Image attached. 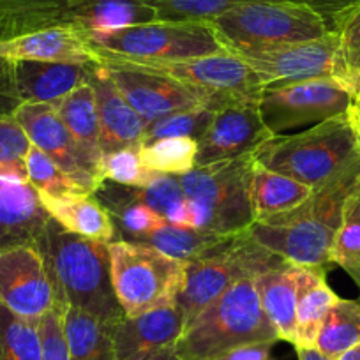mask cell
Returning a JSON list of instances; mask_svg holds the SVG:
<instances>
[{
  "mask_svg": "<svg viewBox=\"0 0 360 360\" xmlns=\"http://www.w3.org/2000/svg\"><path fill=\"white\" fill-rule=\"evenodd\" d=\"M152 20L141 0H0V41L57 27L89 36Z\"/></svg>",
  "mask_w": 360,
  "mask_h": 360,
  "instance_id": "6",
  "label": "cell"
},
{
  "mask_svg": "<svg viewBox=\"0 0 360 360\" xmlns=\"http://www.w3.org/2000/svg\"><path fill=\"white\" fill-rule=\"evenodd\" d=\"M15 119L25 129L30 143L57 162L82 188L92 195L101 188L53 105L23 103L15 112Z\"/></svg>",
  "mask_w": 360,
  "mask_h": 360,
  "instance_id": "18",
  "label": "cell"
},
{
  "mask_svg": "<svg viewBox=\"0 0 360 360\" xmlns=\"http://www.w3.org/2000/svg\"><path fill=\"white\" fill-rule=\"evenodd\" d=\"M278 342V330L262 309L252 279H242L184 328L176 342L180 360H219L251 342Z\"/></svg>",
  "mask_w": 360,
  "mask_h": 360,
  "instance_id": "3",
  "label": "cell"
},
{
  "mask_svg": "<svg viewBox=\"0 0 360 360\" xmlns=\"http://www.w3.org/2000/svg\"><path fill=\"white\" fill-rule=\"evenodd\" d=\"M255 161L316 189L360 155L348 115L332 117L295 134H279L252 152Z\"/></svg>",
  "mask_w": 360,
  "mask_h": 360,
  "instance_id": "4",
  "label": "cell"
},
{
  "mask_svg": "<svg viewBox=\"0 0 360 360\" xmlns=\"http://www.w3.org/2000/svg\"><path fill=\"white\" fill-rule=\"evenodd\" d=\"M108 248L113 290L126 316L176 302L184 285L186 262L143 242L113 240Z\"/></svg>",
  "mask_w": 360,
  "mask_h": 360,
  "instance_id": "9",
  "label": "cell"
},
{
  "mask_svg": "<svg viewBox=\"0 0 360 360\" xmlns=\"http://www.w3.org/2000/svg\"><path fill=\"white\" fill-rule=\"evenodd\" d=\"M23 105L18 94L13 75V60L0 57V119L15 115L16 110Z\"/></svg>",
  "mask_w": 360,
  "mask_h": 360,
  "instance_id": "44",
  "label": "cell"
},
{
  "mask_svg": "<svg viewBox=\"0 0 360 360\" xmlns=\"http://www.w3.org/2000/svg\"><path fill=\"white\" fill-rule=\"evenodd\" d=\"M346 115H348L349 124H352L353 133H355L356 143H359V150H360V86L353 90L352 103H349V108L348 112H346Z\"/></svg>",
  "mask_w": 360,
  "mask_h": 360,
  "instance_id": "46",
  "label": "cell"
},
{
  "mask_svg": "<svg viewBox=\"0 0 360 360\" xmlns=\"http://www.w3.org/2000/svg\"><path fill=\"white\" fill-rule=\"evenodd\" d=\"M237 235H216L196 228L162 223L145 238L143 244L152 245L179 262H191L228 244Z\"/></svg>",
  "mask_w": 360,
  "mask_h": 360,
  "instance_id": "30",
  "label": "cell"
},
{
  "mask_svg": "<svg viewBox=\"0 0 360 360\" xmlns=\"http://www.w3.org/2000/svg\"><path fill=\"white\" fill-rule=\"evenodd\" d=\"M306 6L325 22L330 32H339L346 20L360 8V0H288Z\"/></svg>",
  "mask_w": 360,
  "mask_h": 360,
  "instance_id": "43",
  "label": "cell"
},
{
  "mask_svg": "<svg viewBox=\"0 0 360 360\" xmlns=\"http://www.w3.org/2000/svg\"><path fill=\"white\" fill-rule=\"evenodd\" d=\"M339 60L342 79L352 89L360 86V8L339 29Z\"/></svg>",
  "mask_w": 360,
  "mask_h": 360,
  "instance_id": "41",
  "label": "cell"
},
{
  "mask_svg": "<svg viewBox=\"0 0 360 360\" xmlns=\"http://www.w3.org/2000/svg\"><path fill=\"white\" fill-rule=\"evenodd\" d=\"M286 263L281 256L258 244L249 230L209 255L186 262L184 285L176 297V307L184 316L186 327L238 281L255 279Z\"/></svg>",
  "mask_w": 360,
  "mask_h": 360,
  "instance_id": "8",
  "label": "cell"
},
{
  "mask_svg": "<svg viewBox=\"0 0 360 360\" xmlns=\"http://www.w3.org/2000/svg\"><path fill=\"white\" fill-rule=\"evenodd\" d=\"M255 155L196 166L179 175L189 209V228L237 235L256 223L251 202Z\"/></svg>",
  "mask_w": 360,
  "mask_h": 360,
  "instance_id": "5",
  "label": "cell"
},
{
  "mask_svg": "<svg viewBox=\"0 0 360 360\" xmlns=\"http://www.w3.org/2000/svg\"><path fill=\"white\" fill-rule=\"evenodd\" d=\"M297 334L295 348H314L320 328L339 297L325 281L323 266L295 265Z\"/></svg>",
  "mask_w": 360,
  "mask_h": 360,
  "instance_id": "24",
  "label": "cell"
},
{
  "mask_svg": "<svg viewBox=\"0 0 360 360\" xmlns=\"http://www.w3.org/2000/svg\"><path fill=\"white\" fill-rule=\"evenodd\" d=\"M89 83L94 90L103 155L122 148L143 147L147 124L120 94L101 62H94Z\"/></svg>",
  "mask_w": 360,
  "mask_h": 360,
  "instance_id": "19",
  "label": "cell"
},
{
  "mask_svg": "<svg viewBox=\"0 0 360 360\" xmlns=\"http://www.w3.org/2000/svg\"><path fill=\"white\" fill-rule=\"evenodd\" d=\"M27 172H29V182L36 188L39 195L46 196H76V195H92L85 188L75 182L57 162L51 161L44 152L32 145L27 159Z\"/></svg>",
  "mask_w": 360,
  "mask_h": 360,
  "instance_id": "38",
  "label": "cell"
},
{
  "mask_svg": "<svg viewBox=\"0 0 360 360\" xmlns=\"http://www.w3.org/2000/svg\"><path fill=\"white\" fill-rule=\"evenodd\" d=\"M39 198L51 219L57 221L71 233L106 244L115 240V224L108 210L94 195L58 196V198L39 195Z\"/></svg>",
  "mask_w": 360,
  "mask_h": 360,
  "instance_id": "25",
  "label": "cell"
},
{
  "mask_svg": "<svg viewBox=\"0 0 360 360\" xmlns=\"http://www.w3.org/2000/svg\"><path fill=\"white\" fill-rule=\"evenodd\" d=\"M259 304L278 330L279 339L295 345L297 334V281L295 265L286 263L266 270L252 279Z\"/></svg>",
  "mask_w": 360,
  "mask_h": 360,
  "instance_id": "26",
  "label": "cell"
},
{
  "mask_svg": "<svg viewBox=\"0 0 360 360\" xmlns=\"http://www.w3.org/2000/svg\"><path fill=\"white\" fill-rule=\"evenodd\" d=\"M274 345L276 342L262 341L238 346L221 356L219 360H272V346Z\"/></svg>",
  "mask_w": 360,
  "mask_h": 360,
  "instance_id": "45",
  "label": "cell"
},
{
  "mask_svg": "<svg viewBox=\"0 0 360 360\" xmlns=\"http://www.w3.org/2000/svg\"><path fill=\"white\" fill-rule=\"evenodd\" d=\"M330 262L345 269L360 286V188L346 200Z\"/></svg>",
  "mask_w": 360,
  "mask_h": 360,
  "instance_id": "35",
  "label": "cell"
},
{
  "mask_svg": "<svg viewBox=\"0 0 360 360\" xmlns=\"http://www.w3.org/2000/svg\"><path fill=\"white\" fill-rule=\"evenodd\" d=\"M360 345V302L338 299L330 307L314 348L325 356L338 360L348 349Z\"/></svg>",
  "mask_w": 360,
  "mask_h": 360,
  "instance_id": "31",
  "label": "cell"
},
{
  "mask_svg": "<svg viewBox=\"0 0 360 360\" xmlns=\"http://www.w3.org/2000/svg\"><path fill=\"white\" fill-rule=\"evenodd\" d=\"M141 147H129L103 155L101 176L127 188H145L159 175L141 161Z\"/></svg>",
  "mask_w": 360,
  "mask_h": 360,
  "instance_id": "40",
  "label": "cell"
},
{
  "mask_svg": "<svg viewBox=\"0 0 360 360\" xmlns=\"http://www.w3.org/2000/svg\"><path fill=\"white\" fill-rule=\"evenodd\" d=\"M43 360H71L62 328V313L53 307L39 320Z\"/></svg>",
  "mask_w": 360,
  "mask_h": 360,
  "instance_id": "42",
  "label": "cell"
},
{
  "mask_svg": "<svg viewBox=\"0 0 360 360\" xmlns=\"http://www.w3.org/2000/svg\"><path fill=\"white\" fill-rule=\"evenodd\" d=\"M0 360H43L39 320L23 318L0 304Z\"/></svg>",
  "mask_w": 360,
  "mask_h": 360,
  "instance_id": "32",
  "label": "cell"
},
{
  "mask_svg": "<svg viewBox=\"0 0 360 360\" xmlns=\"http://www.w3.org/2000/svg\"><path fill=\"white\" fill-rule=\"evenodd\" d=\"M272 136L259 115L258 101H237L214 112L209 129L198 138L196 166L252 154Z\"/></svg>",
  "mask_w": 360,
  "mask_h": 360,
  "instance_id": "16",
  "label": "cell"
},
{
  "mask_svg": "<svg viewBox=\"0 0 360 360\" xmlns=\"http://www.w3.org/2000/svg\"><path fill=\"white\" fill-rule=\"evenodd\" d=\"M155 20L165 22H198L209 23L216 16L244 2L256 0H141Z\"/></svg>",
  "mask_w": 360,
  "mask_h": 360,
  "instance_id": "37",
  "label": "cell"
},
{
  "mask_svg": "<svg viewBox=\"0 0 360 360\" xmlns=\"http://www.w3.org/2000/svg\"><path fill=\"white\" fill-rule=\"evenodd\" d=\"M96 60L105 65L120 94L126 98V101L133 106L134 112L143 119L147 126L172 113L200 108V106L207 108L202 94L169 76L147 71L129 62L110 60V58H96Z\"/></svg>",
  "mask_w": 360,
  "mask_h": 360,
  "instance_id": "14",
  "label": "cell"
},
{
  "mask_svg": "<svg viewBox=\"0 0 360 360\" xmlns=\"http://www.w3.org/2000/svg\"><path fill=\"white\" fill-rule=\"evenodd\" d=\"M122 60V58H110ZM147 71L169 76L203 96L207 108L217 112L237 101H259L265 83L242 60L228 51L179 60H122Z\"/></svg>",
  "mask_w": 360,
  "mask_h": 360,
  "instance_id": "11",
  "label": "cell"
},
{
  "mask_svg": "<svg viewBox=\"0 0 360 360\" xmlns=\"http://www.w3.org/2000/svg\"><path fill=\"white\" fill-rule=\"evenodd\" d=\"M212 119L214 112L205 108V106L166 115L162 119L155 120V122L148 124L147 129H145L143 145L165 140V138H193V140H198L209 129Z\"/></svg>",
  "mask_w": 360,
  "mask_h": 360,
  "instance_id": "39",
  "label": "cell"
},
{
  "mask_svg": "<svg viewBox=\"0 0 360 360\" xmlns=\"http://www.w3.org/2000/svg\"><path fill=\"white\" fill-rule=\"evenodd\" d=\"M184 328L176 302L138 316H124L113 328L115 360H168L175 355Z\"/></svg>",
  "mask_w": 360,
  "mask_h": 360,
  "instance_id": "17",
  "label": "cell"
},
{
  "mask_svg": "<svg viewBox=\"0 0 360 360\" xmlns=\"http://www.w3.org/2000/svg\"><path fill=\"white\" fill-rule=\"evenodd\" d=\"M94 196L108 210L115 230L119 228L129 242H143L155 228L166 223L159 214L140 202L133 188H127V186L105 180Z\"/></svg>",
  "mask_w": 360,
  "mask_h": 360,
  "instance_id": "29",
  "label": "cell"
},
{
  "mask_svg": "<svg viewBox=\"0 0 360 360\" xmlns=\"http://www.w3.org/2000/svg\"><path fill=\"white\" fill-rule=\"evenodd\" d=\"M0 57L8 60L71 62V64H90L96 60L94 51L89 46L85 34L71 27H57L15 39L0 41Z\"/></svg>",
  "mask_w": 360,
  "mask_h": 360,
  "instance_id": "22",
  "label": "cell"
},
{
  "mask_svg": "<svg viewBox=\"0 0 360 360\" xmlns=\"http://www.w3.org/2000/svg\"><path fill=\"white\" fill-rule=\"evenodd\" d=\"M360 188V155L339 175L288 212L256 221L249 233L258 244L300 266H327L345 203Z\"/></svg>",
  "mask_w": 360,
  "mask_h": 360,
  "instance_id": "1",
  "label": "cell"
},
{
  "mask_svg": "<svg viewBox=\"0 0 360 360\" xmlns=\"http://www.w3.org/2000/svg\"><path fill=\"white\" fill-rule=\"evenodd\" d=\"M141 161L148 169L166 175H184L196 168L198 141L193 138H165L143 145Z\"/></svg>",
  "mask_w": 360,
  "mask_h": 360,
  "instance_id": "34",
  "label": "cell"
},
{
  "mask_svg": "<svg viewBox=\"0 0 360 360\" xmlns=\"http://www.w3.org/2000/svg\"><path fill=\"white\" fill-rule=\"evenodd\" d=\"M96 58L122 60H179L224 51L209 23L165 22L120 27L86 36Z\"/></svg>",
  "mask_w": 360,
  "mask_h": 360,
  "instance_id": "10",
  "label": "cell"
},
{
  "mask_svg": "<svg viewBox=\"0 0 360 360\" xmlns=\"http://www.w3.org/2000/svg\"><path fill=\"white\" fill-rule=\"evenodd\" d=\"M338 360H360V345L342 353Z\"/></svg>",
  "mask_w": 360,
  "mask_h": 360,
  "instance_id": "48",
  "label": "cell"
},
{
  "mask_svg": "<svg viewBox=\"0 0 360 360\" xmlns=\"http://www.w3.org/2000/svg\"><path fill=\"white\" fill-rule=\"evenodd\" d=\"M339 48V32H327L316 39L281 44L237 57L263 79L265 86H276L321 78L342 79Z\"/></svg>",
  "mask_w": 360,
  "mask_h": 360,
  "instance_id": "13",
  "label": "cell"
},
{
  "mask_svg": "<svg viewBox=\"0 0 360 360\" xmlns=\"http://www.w3.org/2000/svg\"><path fill=\"white\" fill-rule=\"evenodd\" d=\"M96 62V60H94ZM90 64H71V62H39L13 60L16 89L23 103H46L57 105L72 90L89 83Z\"/></svg>",
  "mask_w": 360,
  "mask_h": 360,
  "instance_id": "21",
  "label": "cell"
},
{
  "mask_svg": "<svg viewBox=\"0 0 360 360\" xmlns=\"http://www.w3.org/2000/svg\"><path fill=\"white\" fill-rule=\"evenodd\" d=\"M168 360H180V359H179V356H176V355H173V356H169Z\"/></svg>",
  "mask_w": 360,
  "mask_h": 360,
  "instance_id": "49",
  "label": "cell"
},
{
  "mask_svg": "<svg viewBox=\"0 0 360 360\" xmlns=\"http://www.w3.org/2000/svg\"><path fill=\"white\" fill-rule=\"evenodd\" d=\"M34 245L43 256L60 313L78 307L113 325L126 316L113 290L106 242L71 233L50 217Z\"/></svg>",
  "mask_w": 360,
  "mask_h": 360,
  "instance_id": "2",
  "label": "cell"
},
{
  "mask_svg": "<svg viewBox=\"0 0 360 360\" xmlns=\"http://www.w3.org/2000/svg\"><path fill=\"white\" fill-rule=\"evenodd\" d=\"M50 214L30 182L0 180V252L34 245Z\"/></svg>",
  "mask_w": 360,
  "mask_h": 360,
  "instance_id": "20",
  "label": "cell"
},
{
  "mask_svg": "<svg viewBox=\"0 0 360 360\" xmlns=\"http://www.w3.org/2000/svg\"><path fill=\"white\" fill-rule=\"evenodd\" d=\"M314 189L255 161L251 179V202L256 221L288 212L302 205Z\"/></svg>",
  "mask_w": 360,
  "mask_h": 360,
  "instance_id": "27",
  "label": "cell"
},
{
  "mask_svg": "<svg viewBox=\"0 0 360 360\" xmlns=\"http://www.w3.org/2000/svg\"><path fill=\"white\" fill-rule=\"evenodd\" d=\"M0 304L30 320H41L55 307L53 288L36 245L0 252Z\"/></svg>",
  "mask_w": 360,
  "mask_h": 360,
  "instance_id": "15",
  "label": "cell"
},
{
  "mask_svg": "<svg viewBox=\"0 0 360 360\" xmlns=\"http://www.w3.org/2000/svg\"><path fill=\"white\" fill-rule=\"evenodd\" d=\"M297 356H299V360H332L318 352L316 348H297Z\"/></svg>",
  "mask_w": 360,
  "mask_h": 360,
  "instance_id": "47",
  "label": "cell"
},
{
  "mask_svg": "<svg viewBox=\"0 0 360 360\" xmlns=\"http://www.w3.org/2000/svg\"><path fill=\"white\" fill-rule=\"evenodd\" d=\"M134 195L166 223L189 226V209L179 175L159 173L145 188H133Z\"/></svg>",
  "mask_w": 360,
  "mask_h": 360,
  "instance_id": "33",
  "label": "cell"
},
{
  "mask_svg": "<svg viewBox=\"0 0 360 360\" xmlns=\"http://www.w3.org/2000/svg\"><path fill=\"white\" fill-rule=\"evenodd\" d=\"M58 117L65 124L68 131L71 133L72 140L78 145L86 166L92 172V175L98 179L99 184L105 180L101 176V134H99V120L98 110H96L94 90L90 83H83L71 94L65 96L62 101L53 105Z\"/></svg>",
  "mask_w": 360,
  "mask_h": 360,
  "instance_id": "23",
  "label": "cell"
},
{
  "mask_svg": "<svg viewBox=\"0 0 360 360\" xmlns=\"http://www.w3.org/2000/svg\"><path fill=\"white\" fill-rule=\"evenodd\" d=\"M62 328L71 360H115L113 323L78 307H68L62 313Z\"/></svg>",
  "mask_w": 360,
  "mask_h": 360,
  "instance_id": "28",
  "label": "cell"
},
{
  "mask_svg": "<svg viewBox=\"0 0 360 360\" xmlns=\"http://www.w3.org/2000/svg\"><path fill=\"white\" fill-rule=\"evenodd\" d=\"M209 25L224 51L233 55L311 41L330 32L316 13L288 0L244 2L212 18Z\"/></svg>",
  "mask_w": 360,
  "mask_h": 360,
  "instance_id": "7",
  "label": "cell"
},
{
  "mask_svg": "<svg viewBox=\"0 0 360 360\" xmlns=\"http://www.w3.org/2000/svg\"><path fill=\"white\" fill-rule=\"evenodd\" d=\"M353 90L339 78L265 86L258 101L259 115L272 136H279L346 113Z\"/></svg>",
  "mask_w": 360,
  "mask_h": 360,
  "instance_id": "12",
  "label": "cell"
},
{
  "mask_svg": "<svg viewBox=\"0 0 360 360\" xmlns=\"http://www.w3.org/2000/svg\"><path fill=\"white\" fill-rule=\"evenodd\" d=\"M32 148L25 129L15 115L0 119V180L29 182L27 159Z\"/></svg>",
  "mask_w": 360,
  "mask_h": 360,
  "instance_id": "36",
  "label": "cell"
}]
</instances>
